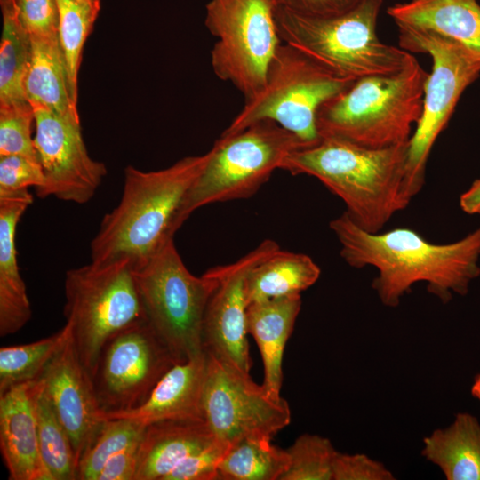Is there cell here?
Listing matches in <instances>:
<instances>
[{"mask_svg":"<svg viewBox=\"0 0 480 480\" xmlns=\"http://www.w3.org/2000/svg\"><path fill=\"white\" fill-rule=\"evenodd\" d=\"M340 244V256L349 266L375 268L372 286L381 303L395 308L416 283L444 304L453 293L466 295L480 276V226L463 238L434 244L409 228L368 232L344 212L330 222Z\"/></svg>","mask_w":480,"mask_h":480,"instance_id":"obj_1","label":"cell"},{"mask_svg":"<svg viewBox=\"0 0 480 480\" xmlns=\"http://www.w3.org/2000/svg\"><path fill=\"white\" fill-rule=\"evenodd\" d=\"M407 146L369 148L322 138L289 154L279 169L317 179L344 202L356 224L377 233L410 204L404 194Z\"/></svg>","mask_w":480,"mask_h":480,"instance_id":"obj_2","label":"cell"},{"mask_svg":"<svg viewBox=\"0 0 480 480\" xmlns=\"http://www.w3.org/2000/svg\"><path fill=\"white\" fill-rule=\"evenodd\" d=\"M211 151L186 156L158 171L124 169L118 204L102 218L90 244L91 262L128 260L134 268L148 260L170 237L174 221L192 184L205 167Z\"/></svg>","mask_w":480,"mask_h":480,"instance_id":"obj_3","label":"cell"},{"mask_svg":"<svg viewBox=\"0 0 480 480\" xmlns=\"http://www.w3.org/2000/svg\"><path fill=\"white\" fill-rule=\"evenodd\" d=\"M428 74L416 60L396 74L356 80L319 108L321 139L337 138L369 148L408 143L421 115Z\"/></svg>","mask_w":480,"mask_h":480,"instance_id":"obj_4","label":"cell"},{"mask_svg":"<svg viewBox=\"0 0 480 480\" xmlns=\"http://www.w3.org/2000/svg\"><path fill=\"white\" fill-rule=\"evenodd\" d=\"M383 0H365L342 15L316 18L274 7L281 41L332 74L350 80L400 72L417 59L382 43L377 20Z\"/></svg>","mask_w":480,"mask_h":480,"instance_id":"obj_5","label":"cell"},{"mask_svg":"<svg viewBox=\"0 0 480 480\" xmlns=\"http://www.w3.org/2000/svg\"><path fill=\"white\" fill-rule=\"evenodd\" d=\"M304 148L308 146L299 137L270 120L221 135L180 204L175 231L204 205L252 196L289 154Z\"/></svg>","mask_w":480,"mask_h":480,"instance_id":"obj_6","label":"cell"},{"mask_svg":"<svg viewBox=\"0 0 480 480\" xmlns=\"http://www.w3.org/2000/svg\"><path fill=\"white\" fill-rule=\"evenodd\" d=\"M134 276L147 321L176 362L184 363L204 351L203 320L218 284L213 269L201 276L191 274L170 237L134 268Z\"/></svg>","mask_w":480,"mask_h":480,"instance_id":"obj_7","label":"cell"},{"mask_svg":"<svg viewBox=\"0 0 480 480\" xmlns=\"http://www.w3.org/2000/svg\"><path fill=\"white\" fill-rule=\"evenodd\" d=\"M66 323L78 356L92 379L106 343L123 330L147 320L128 260L90 264L67 271Z\"/></svg>","mask_w":480,"mask_h":480,"instance_id":"obj_8","label":"cell"},{"mask_svg":"<svg viewBox=\"0 0 480 480\" xmlns=\"http://www.w3.org/2000/svg\"><path fill=\"white\" fill-rule=\"evenodd\" d=\"M397 28L399 47L411 53H427L432 60L421 115L407 146L404 194L411 203L425 184L428 156L437 137L465 89L480 75V62L451 38L429 30Z\"/></svg>","mask_w":480,"mask_h":480,"instance_id":"obj_9","label":"cell"},{"mask_svg":"<svg viewBox=\"0 0 480 480\" xmlns=\"http://www.w3.org/2000/svg\"><path fill=\"white\" fill-rule=\"evenodd\" d=\"M354 82L332 74L282 42L269 64L262 89L245 100L221 135L270 120L295 134L308 147L316 145L321 140L316 127L319 108Z\"/></svg>","mask_w":480,"mask_h":480,"instance_id":"obj_10","label":"cell"},{"mask_svg":"<svg viewBox=\"0 0 480 480\" xmlns=\"http://www.w3.org/2000/svg\"><path fill=\"white\" fill-rule=\"evenodd\" d=\"M270 0H210L204 24L217 38L211 51L216 76L230 82L245 100L263 87L282 44Z\"/></svg>","mask_w":480,"mask_h":480,"instance_id":"obj_11","label":"cell"},{"mask_svg":"<svg viewBox=\"0 0 480 480\" xmlns=\"http://www.w3.org/2000/svg\"><path fill=\"white\" fill-rule=\"evenodd\" d=\"M206 354L204 414L218 440L229 446L248 436L271 439L290 424L286 400L255 383L250 374Z\"/></svg>","mask_w":480,"mask_h":480,"instance_id":"obj_12","label":"cell"},{"mask_svg":"<svg viewBox=\"0 0 480 480\" xmlns=\"http://www.w3.org/2000/svg\"><path fill=\"white\" fill-rule=\"evenodd\" d=\"M177 364L147 320L113 336L104 346L92 382L104 412L136 408Z\"/></svg>","mask_w":480,"mask_h":480,"instance_id":"obj_13","label":"cell"},{"mask_svg":"<svg viewBox=\"0 0 480 480\" xmlns=\"http://www.w3.org/2000/svg\"><path fill=\"white\" fill-rule=\"evenodd\" d=\"M31 106L34 145L44 176L43 186L36 189V196L78 204L89 202L106 176L107 167L90 156L80 119L60 116L41 105Z\"/></svg>","mask_w":480,"mask_h":480,"instance_id":"obj_14","label":"cell"},{"mask_svg":"<svg viewBox=\"0 0 480 480\" xmlns=\"http://www.w3.org/2000/svg\"><path fill=\"white\" fill-rule=\"evenodd\" d=\"M278 249L275 241L267 239L238 260L212 268L218 284L204 311V349L244 373L249 374L252 367L247 340L246 279L257 264Z\"/></svg>","mask_w":480,"mask_h":480,"instance_id":"obj_15","label":"cell"},{"mask_svg":"<svg viewBox=\"0 0 480 480\" xmlns=\"http://www.w3.org/2000/svg\"><path fill=\"white\" fill-rule=\"evenodd\" d=\"M39 378L58 419L69 436L78 468L84 452L105 420L92 379L78 356L71 333Z\"/></svg>","mask_w":480,"mask_h":480,"instance_id":"obj_16","label":"cell"},{"mask_svg":"<svg viewBox=\"0 0 480 480\" xmlns=\"http://www.w3.org/2000/svg\"><path fill=\"white\" fill-rule=\"evenodd\" d=\"M206 372L204 350L184 363L175 364L141 405L126 411L104 412L103 418L130 420L144 427L163 420H204Z\"/></svg>","mask_w":480,"mask_h":480,"instance_id":"obj_17","label":"cell"},{"mask_svg":"<svg viewBox=\"0 0 480 480\" xmlns=\"http://www.w3.org/2000/svg\"><path fill=\"white\" fill-rule=\"evenodd\" d=\"M36 383H20L0 395V450L10 480H52L39 451Z\"/></svg>","mask_w":480,"mask_h":480,"instance_id":"obj_18","label":"cell"},{"mask_svg":"<svg viewBox=\"0 0 480 480\" xmlns=\"http://www.w3.org/2000/svg\"><path fill=\"white\" fill-rule=\"evenodd\" d=\"M33 203L28 189L0 196V336L19 332L32 316L15 245L20 218Z\"/></svg>","mask_w":480,"mask_h":480,"instance_id":"obj_19","label":"cell"},{"mask_svg":"<svg viewBox=\"0 0 480 480\" xmlns=\"http://www.w3.org/2000/svg\"><path fill=\"white\" fill-rule=\"evenodd\" d=\"M217 438L205 420H163L146 427L134 480H165L187 458Z\"/></svg>","mask_w":480,"mask_h":480,"instance_id":"obj_20","label":"cell"},{"mask_svg":"<svg viewBox=\"0 0 480 480\" xmlns=\"http://www.w3.org/2000/svg\"><path fill=\"white\" fill-rule=\"evenodd\" d=\"M387 13L397 27L433 31L463 45L480 62V5L476 0H410Z\"/></svg>","mask_w":480,"mask_h":480,"instance_id":"obj_21","label":"cell"},{"mask_svg":"<svg viewBox=\"0 0 480 480\" xmlns=\"http://www.w3.org/2000/svg\"><path fill=\"white\" fill-rule=\"evenodd\" d=\"M300 308V294L253 302L247 308V332L254 338L263 362L262 385L276 397L281 396L284 351Z\"/></svg>","mask_w":480,"mask_h":480,"instance_id":"obj_22","label":"cell"},{"mask_svg":"<svg viewBox=\"0 0 480 480\" xmlns=\"http://www.w3.org/2000/svg\"><path fill=\"white\" fill-rule=\"evenodd\" d=\"M421 455L436 465L447 480H480V422L459 412L444 428L423 439Z\"/></svg>","mask_w":480,"mask_h":480,"instance_id":"obj_23","label":"cell"},{"mask_svg":"<svg viewBox=\"0 0 480 480\" xmlns=\"http://www.w3.org/2000/svg\"><path fill=\"white\" fill-rule=\"evenodd\" d=\"M30 38L31 57L24 84L28 101L60 116L79 119L58 36Z\"/></svg>","mask_w":480,"mask_h":480,"instance_id":"obj_24","label":"cell"},{"mask_svg":"<svg viewBox=\"0 0 480 480\" xmlns=\"http://www.w3.org/2000/svg\"><path fill=\"white\" fill-rule=\"evenodd\" d=\"M320 273L309 256L278 249L250 271L246 279L248 305L300 294L318 280Z\"/></svg>","mask_w":480,"mask_h":480,"instance_id":"obj_25","label":"cell"},{"mask_svg":"<svg viewBox=\"0 0 480 480\" xmlns=\"http://www.w3.org/2000/svg\"><path fill=\"white\" fill-rule=\"evenodd\" d=\"M0 105L23 103L28 101L24 84L31 57V38L19 19L15 0H0Z\"/></svg>","mask_w":480,"mask_h":480,"instance_id":"obj_26","label":"cell"},{"mask_svg":"<svg viewBox=\"0 0 480 480\" xmlns=\"http://www.w3.org/2000/svg\"><path fill=\"white\" fill-rule=\"evenodd\" d=\"M270 440L248 436L229 445L219 464L218 480H281L289 455Z\"/></svg>","mask_w":480,"mask_h":480,"instance_id":"obj_27","label":"cell"},{"mask_svg":"<svg viewBox=\"0 0 480 480\" xmlns=\"http://www.w3.org/2000/svg\"><path fill=\"white\" fill-rule=\"evenodd\" d=\"M35 407L40 455L52 480H76L77 464L71 440L44 393L40 378Z\"/></svg>","mask_w":480,"mask_h":480,"instance_id":"obj_28","label":"cell"},{"mask_svg":"<svg viewBox=\"0 0 480 480\" xmlns=\"http://www.w3.org/2000/svg\"><path fill=\"white\" fill-rule=\"evenodd\" d=\"M71 333L66 323L59 332L36 341L0 348V395L38 379Z\"/></svg>","mask_w":480,"mask_h":480,"instance_id":"obj_29","label":"cell"},{"mask_svg":"<svg viewBox=\"0 0 480 480\" xmlns=\"http://www.w3.org/2000/svg\"><path fill=\"white\" fill-rule=\"evenodd\" d=\"M57 3L60 12L58 37L65 59L70 94L76 104L82 52L100 10L75 0H57Z\"/></svg>","mask_w":480,"mask_h":480,"instance_id":"obj_30","label":"cell"},{"mask_svg":"<svg viewBox=\"0 0 480 480\" xmlns=\"http://www.w3.org/2000/svg\"><path fill=\"white\" fill-rule=\"evenodd\" d=\"M145 429L146 427L130 420H105L79 461L76 479L97 480L107 461L127 447L140 443Z\"/></svg>","mask_w":480,"mask_h":480,"instance_id":"obj_31","label":"cell"},{"mask_svg":"<svg viewBox=\"0 0 480 480\" xmlns=\"http://www.w3.org/2000/svg\"><path fill=\"white\" fill-rule=\"evenodd\" d=\"M286 452L289 466L281 480H332L338 451L328 438L302 434Z\"/></svg>","mask_w":480,"mask_h":480,"instance_id":"obj_32","label":"cell"},{"mask_svg":"<svg viewBox=\"0 0 480 480\" xmlns=\"http://www.w3.org/2000/svg\"><path fill=\"white\" fill-rule=\"evenodd\" d=\"M35 113L28 101L0 105V156L20 155L39 162L32 136Z\"/></svg>","mask_w":480,"mask_h":480,"instance_id":"obj_33","label":"cell"},{"mask_svg":"<svg viewBox=\"0 0 480 480\" xmlns=\"http://www.w3.org/2000/svg\"><path fill=\"white\" fill-rule=\"evenodd\" d=\"M44 181L40 162L20 155L0 156V196H9L35 187Z\"/></svg>","mask_w":480,"mask_h":480,"instance_id":"obj_34","label":"cell"},{"mask_svg":"<svg viewBox=\"0 0 480 480\" xmlns=\"http://www.w3.org/2000/svg\"><path fill=\"white\" fill-rule=\"evenodd\" d=\"M228 448L216 439L187 458L165 480H218V467Z\"/></svg>","mask_w":480,"mask_h":480,"instance_id":"obj_35","label":"cell"},{"mask_svg":"<svg viewBox=\"0 0 480 480\" xmlns=\"http://www.w3.org/2000/svg\"><path fill=\"white\" fill-rule=\"evenodd\" d=\"M19 19L30 36H56L60 12L57 0H15Z\"/></svg>","mask_w":480,"mask_h":480,"instance_id":"obj_36","label":"cell"},{"mask_svg":"<svg viewBox=\"0 0 480 480\" xmlns=\"http://www.w3.org/2000/svg\"><path fill=\"white\" fill-rule=\"evenodd\" d=\"M394 475L385 465L365 454L337 452L332 480H393Z\"/></svg>","mask_w":480,"mask_h":480,"instance_id":"obj_37","label":"cell"},{"mask_svg":"<svg viewBox=\"0 0 480 480\" xmlns=\"http://www.w3.org/2000/svg\"><path fill=\"white\" fill-rule=\"evenodd\" d=\"M365 0H270L275 7L300 15L329 18L347 13Z\"/></svg>","mask_w":480,"mask_h":480,"instance_id":"obj_38","label":"cell"},{"mask_svg":"<svg viewBox=\"0 0 480 480\" xmlns=\"http://www.w3.org/2000/svg\"><path fill=\"white\" fill-rule=\"evenodd\" d=\"M140 443L132 444L112 456L104 465L97 480H134L138 466Z\"/></svg>","mask_w":480,"mask_h":480,"instance_id":"obj_39","label":"cell"},{"mask_svg":"<svg viewBox=\"0 0 480 480\" xmlns=\"http://www.w3.org/2000/svg\"><path fill=\"white\" fill-rule=\"evenodd\" d=\"M460 206L468 214H480V178L460 196Z\"/></svg>","mask_w":480,"mask_h":480,"instance_id":"obj_40","label":"cell"},{"mask_svg":"<svg viewBox=\"0 0 480 480\" xmlns=\"http://www.w3.org/2000/svg\"><path fill=\"white\" fill-rule=\"evenodd\" d=\"M472 396L480 401V374H477L471 387Z\"/></svg>","mask_w":480,"mask_h":480,"instance_id":"obj_41","label":"cell"},{"mask_svg":"<svg viewBox=\"0 0 480 480\" xmlns=\"http://www.w3.org/2000/svg\"><path fill=\"white\" fill-rule=\"evenodd\" d=\"M82 4H89L93 8L100 10V0H75Z\"/></svg>","mask_w":480,"mask_h":480,"instance_id":"obj_42","label":"cell"}]
</instances>
